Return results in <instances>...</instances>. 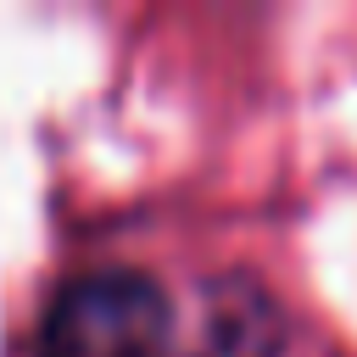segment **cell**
<instances>
[{"label":"cell","instance_id":"1","mask_svg":"<svg viewBox=\"0 0 357 357\" xmlns=\"http://www.w3.org/2000/svg\"><path fill=\"white\" fill-rule=\"evenodd\" d=\"M173 301L139 268H95L56 284L39 318V357H167Z\"/></svg>","mask_w":357,"mask_h":357},{"label":"cell","instance_id":"2","mask_svg":"<svg viewBox=\"0 0 357 357\" xmlns=\"http://www.w3.org/2000/svg\"><path fill=\"white\" fill-rule=\"evenodd\" d=\"M279 351H284V312H279V301L251 273L218 279L206 290L195 357H279Z\"/></svg>","mask_w":357,"mask_h":357}]
</instances>
